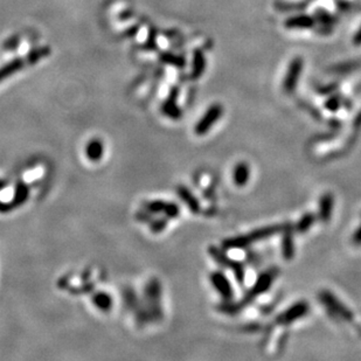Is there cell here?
Instances as JSON below:
<instances>
[{"instance_id": "cell-27", "label": "cell", "mask_w": 361, "mask_h": 361, "mask_svg": "<svg viewBox=\"0 0 361 361\" xmlns=\"http://www.w3.org/2000/svg\"><path fill=\"white\" fill-rule=\"evenodd\" d=\"M337 88H338L337 84H330V86H326V87L320 88V89H319L318 91H319V94H322V95H326V94L332 93V91H334V90L337 89Z\"/></svg>"}, {"instance_id": "cell-21", "label": "cell", "mask_w": 361, "mask_h": 361, "mask_svg": "<svg viewBox=\"0 0 361 361\" xmlns=\"http://www.w3.org/2000/svg\"><path fill=\"white\" fill-rule=\"evenodd\" d=\"M25 64L26 62L24 58H18V60H14L11 62V64L6 65L5 67H3L2 69H0V81L6 79L7 76H11L17 71H20V69L25 66Z\"/></svg>"}, {"instance_id": "cell-7", "label": "cell", "mask_w": 361, "mask_h": 361, "mask_svg": "<svg viewBox=\"0 0 361 361\" xmlns=\"http://www.w3.org/2000/svg\"><path fill=\"white\" fill-rule=\"evenodd\" d=\"M144 208L146 212L153 213V214H164L168 219H174L180 214V208L178 205L163 200L147 201L144 204Z\"/></svg>"}, {"instance_id": "cell-26", "label": "cell", "mask_w": 361, "mask_h": 361, "mask_svg": "<svg viewBox=\"0 0 361 361\" xmlns=\"http://www.w3.org/2000/svg\"><path fill=\"white\" fill-rule=\"evenodd\" d=\"M167 221L166 220H159V221H154V222L151 224V228H152V230L154 231V233H157V231H161L165 228V226H166Z\"/></svg>"}, {"instance_id": "cell-18", "label": "cell", "mask_w": 361, "mask_h": 361, "mask_svg": "<svg viewBox=\"0 0 361 361\" xmlns=\"http://www.w3.org/2000/svg\"><path fill=\"white\" fill-rule=\"evenodd\" d=\"M275 9L279 11V12H300V11H304L308 7L307 2H300V3H288V2H282V0H278V2H275Z\"/></svg>"}, {"instance_id": "cell-15", "label": "cell", "mask_w": 361, "mask_h": 361, "mask_svg": "<svg viewBox=\"0 0 361 361\" xmlns=\"http://www.w3.org/2000/svg\"><path fill=\"white\" fill-rule=\"evenodd\" d=\"M28 197H29V189L27 184L21 182L16 186V190H14L13 198L12 200H11V204H12L14 208L19 207V206L24 205L25 202L27 201Z\"/></svg>"}, {"instance_id": "cell-9", "label": "cell", "mask_w": 361, "mask_h": 361, "mask_svg": "<svg viewBox=\"0 0 361 361\" xmlns=\"http://www.w3.org/2000/svg\"><path fill=\"white\" fill-rule=\"evenodd\" d=\"M320 299H322L323 303L325 304L331 311L337 313L342 319L347 320V322H351L353 319L352 312L349 311L345 305H342L340 302L338 300V298L334 297L330 291H323V292L320 293Z\"/></svg>"}, {"instance_id": "cell-4", "label": "cell", "mask_w": 361, "mask_h": 361, "mask_svg": "<svg viewBox=\"0 0 361 361\" xmlns=\"http://www.w3.org/2000/svg\"><path fill=\"white\" fill-rule=\"evenodd\" d=\"M304 68V60L302 56H296L290 61L288 71L283 81V90L285 94H293L296 90L297 84L299 82L300 75L303 73Z\"/></svg>"}, {"instance_id": "cell-23", "label": "cell", "mask_w": 361, "mask_h": 361, "mask_svg": "<svg viewBox=\"0 0 361 361\" xmlns=\"http://www.w3.org/2000/svg\"><path fill=\"white\" fill-rule=\"evenodd\" d=\"M206 67V60L201 51H197L194 55V65H193V76L199 77L202 75Z\"/></svg>"}, {"instance_id": "cell-11", "label": "cell", "mask_w": 361, "mask_h": 361, "mask_svg": "<svg viewBox=\"0 0 361 361\" xmlns=\"http://www.w3.org/2000/svg\"><path fill=\"white\" fill-rule=\"evenodd\" d=\"M284 26L288 29H310L316 26V19L309 14H298L288 18Z\"/></svg>"}, {"instance_id": "cell-29", "label": "cell", "mask_w": 361, "mask_h": 361, "mask_svg": "<svg viewBox=\"0 0 361 361\" xmlns=\"http://www.w3.org/2000/svg\"><path fill=\"white\" fill-rule=\"evenodd\" d=\"M14 207L12 206V204L11 202H4L0 200V213H6V212H10L11 209H13Z\"/></svg>"}, {"instance_id": "cell-6", "label": "cell", "mask_w": 361, "mask_h": 361, "mask_svg": "<svg viewBox=\"0 0 361 361\" xmlns=\"http://www.w3.org/2000/svg\"><path fill=\"white\" fill-rule=\"evenodd\" d=\"M160 293H161L160 283L158 282L157 279L150 281V283L147 284L145 289V294H146L147 302H149L151 315H152L153 318L157 320H160L161 317H163V311H161V307H160V299H161Z\"/></svg>"}, {"instance_id": "cell-1", "label": "cell", "mask_w": 361, "mask_h": 361, "mask_svg": "<svg viewBox=\"0 0 361 361\" xmlns=\"http://www.w3.org/2000/svg\"><path fill=\"white\" fill-rule=\"evenodd\" d=\"M289 224L290 223L267 226L263 228H259V229L254 230L249 234L241 235V236H236V237L227 238V240H224L222 242V248L226 250L247 248V247H249L250 245H253V243H255L257 241H261V240H264V238L274 236V235L278 234V233H283Z\"/></svg>"}, {"instance_id": "cell-10", "label": "cell", "mask_w": 361, "mask_h": 361, "mask_svg": "<svg viewBox=\"0 0 361 361\" xmlns=\"http://www.w3.org/2000/svg\"><path fill=\"white\" fill-rule=\"evenodd\" d=\"M209 279H211L212 285L216 289L217 292L221 294L222 299L224 302H230L233 299L234 291L231 289V285L228 278L222 274L221 271H215L212 272L211 276H209Z\"/></svg>"}, {"instance_id": "cell-8", "label": "cell", "mask_w": 361, "mask_h": 361, "mask_svg": "<svg viewBox=\"0 0 361 361\" xmlns=\"http://www.w3.org/2000/svg\"><path fill=\"white\" fill-rule=\"evenodd\" d=\"M310 310V307L307 302H298L294 303L292 307L286 309L284 312H282L277 318H276V323L278 325H288V324L294 322V320L303 318L307 316V313Z\"/></svg>"}, {"instance_id": "cell-24", "label": "cell", "mask_w": 361, "mask_h": 361, "mask_svg": "<svg viewBox=\"0 0 361 361\" xmlns=\"http://www.w3.org/2000/svg\"><path fill=\"white\" fill-rule=\"evenodd\" d=\"M164 112L166 113V115H168L169 117H172L173 119H178L180 117V110L178 109V106H176L175 98L173 96L169 97L167 99V102L165 103Z\"/></svg>"}, {"instance_id": "cell-20", "label": "cell", "mask_w": 361, "mask_h": 361, "mask_svg": "<svg viewBox=\"0 0 361 361\" xmlns=\"http://www.w3.org/2000/svg\"><path fill=\"white\" fill-rule=\"evenodd\" d=\"M93 302L96 308L102 311H109L112 307V298L106 292H97L93 296Z\"/></svg>"}, {"instance_id": "cell-28", "label": "cell", "mask_w": 361, "mask_h": 361, "mask_svg": "<svg viewBox=\"0 0 361 361\" xmlns=\"http://www.w3.org/2000/svg\"><path fill=\"white\" fill-rule=\"evenodd\" d=\"M352 242L354 243L355 246H360L361 245V226L356 229V231L353 234L352 236Z\"/></svg>"}, {"instance_id": "cell-31", "label": "cell", "mask_w": 361, "mask_h": 361, "mask_svg": "<svg viewBox=\"0 0 361 361\" xmlns=\"http://www.w3.org/2000/svg\"><path fill=\"white\" fill-rule=\"evenodd\" d=\"M338 7L341 11H348L351 6H349V4L347 2H345V0H340V2L338 3Z\"/></svg>"}, {"instance_id": "cell-16", "label": "cell", "mask_w": 361, "mask_h": 361, "mask_svg": "<svg viewBox=\"0 0 361 361\" xmlns=\"http://www.w3.org/2000/svg\"><path fill=\"white\" fill-rule=\"evenodd\" d=\"M250 178V168L247 163H238L234 168V182L238 187L247 185Z\"/></svg>"}, {"instance_id": "cell-5", "label": "cell", "mask_w": 361, "mask_h": 361, "mask_svg": "<svg viewBox=\"0 0 361 361\" xmlns=\"http://www.w3.org/2000/svg\"><path fill=\"white\" fill-rule=\"evenodd\" d=\"M223 113V108L222 105L219 104V103H215L209 106L207 111L205 112V115L201 117V119L198 122L197 125H195L194 131L198 136H202L211 130L213 125H214L217 121L221 118Z\"/></svg>"}, {"instance_id": "cell-3", "label": "cell", "mask_w": 361, "mask_h": 361, "mask_svg": "<svg viewBox=\"0 0 361 361\" xmlns=\"http://www.w3.org/2000/svg\"><path fill=\"white\" fill-rule=\"evenodd\" d=\"M208 252H209V254H211V256L213 257V260L216 261V262L219 263L221 267L230 269V270L234 272L235 278H236L238 284H241V285L245 284V277H246L245 268H243V265L240 262H236V261L231 260L222 249L217 248V247L211 246L209 247Z\"/></svg>"}, {"instance_id": "cell-14", "label": "cell", "mask_w": 361, "mask_h": 361, "mask_svg": "<svg viewBox=\"0 0 361 361\" xmlns=\"http://www.w3.org/2000/svg\"><path fill=\"white\" fill-rule=\"evenodd\" d=\"M178 194L182 200L185 202V204L189 206L191 212L193 213H199L200 212V204H199V200L194 197L193 193L187 189L185 186H179L178 187Z\"/></svg>"}, {"instance_id": "cell-13", "label": "cell", "mask_w": 361, "mask_h": 361, "mask_svg": "<svg viewBox=\"0 0 361 361\" xmlns=\"http://www.w3.org/2000/svg\"><path fill=\"white\" fill-rule=\"evenodd\" d=\"M333 195L331 193L324 194L322 199H320L319 204V219L323 221V222H329L331 219V215H332V209H333Z\"/></svg>"}, {"instance_id": "cell-30", "label": "cell", "mask_w": 361, "mask_h": 361, "mask_svg": "<svg viewBox=\"0 0 361 361\" xmlns=\"http://www.w3.org/2000/svg\"><path fill=\"white\" fill-rule=\"evenodd\" d=\"M352 42H353V45H354V46H361V26H360V28L358 29V31H356L354 36H353Z\"/></svg>"}, {"instance_id": "cell-17", "label": "cell", "mask_w": 361, "mask_h": 361, "mask_svg": "<svg viewBox=\"0 0 361 361\" xmlns=\"http://www.w3.org/2000/svg\"><path fill=\"white\" fill-rule=\"evenodd\" d=\"M86 153L89 160L98 161L103 157V153H104V146H103V143L101 141H98V139L90 141L87 145Z\"/></svg>"}, {"instance_id": "cell-25", "label": "cell", "mask_w": 361, "mask_h": 361, "mask_svg": "<svg viewBox=\"0 0 361 361\" xmlns=\"http://www.w3.org/2000/svg\"><path fill=\"white\" fill-rule=\"evenodd\" d=\"M341 106V99L339 96H332L330 97L327 101L325 102V108L330 111L336 112L339 110V108Z\"/></svg>"}, {"instance_id": "cell-22", "label": "cell", "mask_w": 361, "mask_h": 361, "mask_svg": "<svg viewBox=\"0 0 361 361\" xmlns=\"http://www.w3.org/2000/svg\"><path fill=\"white\" fill-rule=\"evenodd\" d=\"M316 221V215L313 213H307L302 216V219L298 221L297 226H296V231L299 234L307 233V231L310 229L311 226L315 223Z\"/></svg>"}, {"instance_id": "cell-32", "label": "cell", "mask_w": 361, "mask_h": 361, "mask_svg": "<svg viewBox=\"0 0 361 361\" xmlns=\"http://www.w3.org/2000/svg\"><path fill=\"white\" fill-rule=\"evenodd\" d=\"M6 187V183L4 180H0V191L4 190Z\"/></svg>"}, {"instance_id": "cell-19", "label": "cell", "mask_w": 361, "mask_h": 361, "mask_svg": "<svg viewBox=\"0 0 361 361\" xmlns=\"http://www.w3.org/2000/svg\"><path fill=\"white\" fill-rule=\"evenodd\" d=\"M315 19L316 23H318L320 26H326V27H332L337 23L336 18L324 9H317L315 11Z\"/></svg>"}, {"instance_id": "cell-12", "label": "cell", "mask_w": 361, "mask_h": 361, "mask_svg": "<svg viewBox=\"0 0 361 361\" xmlns=\"http://www.w3.org/2000/svg\"><path fill=\"white\" fill-rule=\"evenodd\" d=\"M282 254L286 261L293 259L294 255V243H293V227L292 224H289L283 231V240H282Z\"/></svg>"}, {"instance_id": "cell-2", "label": "cell", "mask_w": 361, "mask_h": 361, "mask_svg": "<svg viewBox=\"0 0 361 361\" xmlns=\"http://www.w3.org/2000/svg\"><path fill=\"white\" fill-rule=\"evenodd\" d=\"M274 278H275V275L272 274V272H270V271L263 272V274H261L259 276V278L256 279L255 284H254L253 288L250 289L248 292H247L246 297L243 298L242 300H240L238 303L233 304V305L231 304L223 305L222 304L221 307H219V309L222 312H227V313L238 312L240 310H242L246 305H248L250 302H253L256 297H259L260 294L267 292V291L270 289L272 282H274Z\"/></svg>"}]
</instances>
